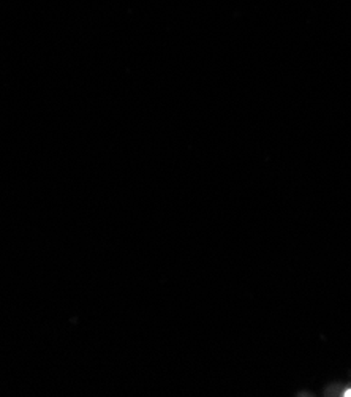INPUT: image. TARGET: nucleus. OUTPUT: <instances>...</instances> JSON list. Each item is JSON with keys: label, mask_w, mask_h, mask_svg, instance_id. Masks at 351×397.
<instances>
[{"label": "nucleus", "mask_w": 351, "mask_h": 397, "mask_svg": "<svg viewBox=\"0 0 351 397\" xmlns=\"http://www.w3.org/2000/svg\"><path fill=\"white\" fill-rule=\"evenodd\" d=\"M343 396H347V397H351V389H347L345 391V394Z\"/></svg>", "instance_id": "1"}]
</instances>
